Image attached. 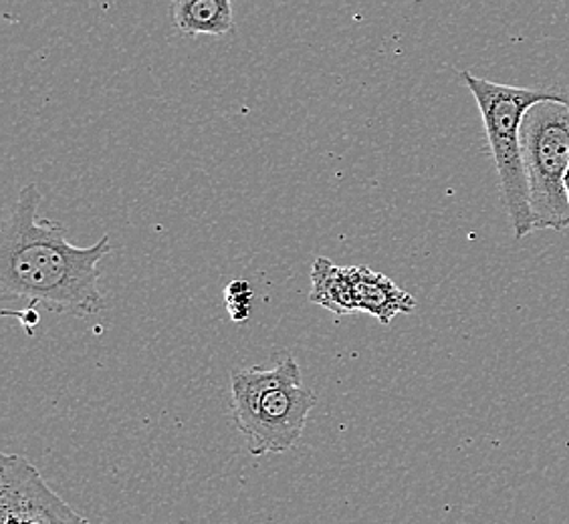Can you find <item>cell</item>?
<instances>
[{
	"instance_id": "obj_3",
	"label": "cell",
	"mask_w": 569,
	"mask_h": 524,
	"mask_svg": "<svg viewBox=\"0 0 569 524\" xmlns=\"http://www.w3.org/2000/svg\"><path fill=\"white\" fill-rule=\"evenodd\" d=\"M460 77L481 111L482 128L497 165L505 210L511 222L515 239L521 241L527 234L536 232L533 214L529 206L523 150H521V125L526 120L527 111L541 101L569 103V89L515 88V85L481 79L469 71H462Z\"/></svg>"
},
{
	"instance_id": "obj_7",
	"label": "cell",
	"mask_w": 569,
	"mask_h": 524,
	"mask_svg": "<svg viewBox=\"0 0 569 524\" xmlns=\"http://www.w3.org/2000/svg\"><path fill=\"white\" fill-rule=\"evenodd\" d=\"M232 2L234 0H172L170 17L176 33L182 37L229 34L234 24Z\"/></svg>"
},
{
	"instance_id": "obj_2",
	"label": "cell",
	"mask_w": 569,
	"mask_h": 524,
	"mask_svg": "<svg viewBox=\"0 0 569 524\" xmlns=\"http://www.w3.org/2000/svg\"><path fill=\"white\" fill-rule=\"evenodd\" d=\"M313 405L316 393L293 357L232 375V417L252 456L296 449Z\"/></svg>"
},
{
	"instance_id": "obj_12",
	"label": "cell",
	"mask_w": 569,
	"mask_h": 524,
	"mask_svg": "<svg viewBox=\"0 0 569 524\" xmlns=\"http://www.w3.org/2000/svg\"><path fill=\"white\" fill-rule=\"evenodd\" d=\"M76 524H91V523H89L88 518H83V516H81V518H79V521H77Z\"/></svg>"
},
{
	"instance_id": "obj_9",
	"label": "cell",
	"mask_w": 569,
	"mask_h": 524,
	"mask_svg": "<svg viewBox=\"0 0 569 524\" xmlns=\"http://www.w3.org/2000/svg\"><path fill=\"white\" fill-rule=\"evenodd\" d=\"M224 306L234 323H242L251 315L252 289L247 281H232L224 289Z\"/></svg>"
},
{
	"instance_id": "obj_10",
	"label": "cell",
	"mask_w": 569,
	"mask_h": 524,
	"mask_svg": "<svg viewBox=\"0 0 569 524\" xmlns=\"http://www.w3.org/2000/svg\"><path fill=\"white\" fill-rule=\"evenodd\" d=\"M2 315L19 319L22 323V328L27 329L29 333H33V329L37 328V323H39V315H37V311H34L33 306H29V309H24V311H9V309H4Z\"/></svg>"
},
{
	"instance_id": "obj_5",
	"label": "cell",
	"mask_w": 569,
	"mask_h": 524,
	"mask_svg": "<svg viewBox=\"0 0 569 524\" xmlns=\"http://www.w3.org/2000/svg\"><path fill=\"white\" fill-rule=\"evenodd\" d=\"M79 518L29 460L0 456V524H76Z\"/></svg>"
},
{
	"instance_id": "obj_6",
	"label": "cell",
	"mask_w": 569,
	"mask_h": 524,
	"mask_svg": "<svg viewBox=\"0 0 569 524\" xmlns=\"http://www.w3.org/2000/svg\"><path fill=\"white\" fill-rule=\"evenodd\" d=\"M351 279L358 311L372 315L382 325H390L398 315H408L417 309L415 296L400 289L386 274L376 273L366 264L351 266Z\"/></svg>"
},
{
	"instance_id": "obj_8",
	"label": "cell",
	"mask_w": 569,
	"mask_h": 524,
	"mask_svg": "<svg viewBox=\"0 0 569 524\" xmlns=\"http://www.w3.org/2000/svg\"><path fill=\"white\" fill-rule=\"evenodd\" d=\"M309 301L323 306L333 315H351L358 311L351 266H338L326 256H319L311 266Z\"/></svg>"
},
{
	"instance_id": "obj_4",
	"label": "cell",
	"mask_w": 569,
	"mask_h": 524,
	"mask_svg": "<svg viewBox=\"0 0 569 524\" xmlns=\"http://www.w3.org/2000/svg\"><path fill=\"white\" fill-rule=\"evenodd\" d=\"M521 150L533 229L566 232L569 200L563 180L569 165V103L541 101L527 111Z\"/></svg>"
},
{
	"instance_id": "obj_11",
	"label": "cell",
	"mask_w": 569,
	"mask_h": 524,
	"mask_svg": "<svg viewBox=\"0 0 569 524\" xmlns=\"http://www.w3.org/2000/svg\"><path fill=\"white\" fill-rule=\"evenodd\" d=\"M563 184H566V194H568V200H569V165H568V172H566V180H563Z\"/></svg>"
},
{
	"instance_id": "obj_1",
	"label": "cell",
	"mask_w": 569,
	"mask_h": 524,
	"mask_svg": "<svg viewBox=\"0 0 569 524\" xmlns=\"http://www.w3.org/2000/svg\"><path fill=\"white\" fill-rule=\"evenodd\" d=\"M37 184L22 188L2 222L0 295L59 315L91 318L106 306L99 291L101 262L113 252L110 234L91 246L67 241L57 220L41 219Z\"/></svg>"
}]
</instances>
